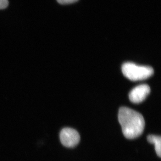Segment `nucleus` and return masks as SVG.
Returning a JSON list of instances; mask_svg holds the SVG:
<instances>
[{"mask_svg":"<svg viewBox=\"0 0 161 161\" xmlns=\"http://www.w3.org/2000/svg\"><path fill=\"white\" fill-rule=\"evenodd\" d=\"M118 119L126 138L133 139L142 134L145 128V119L139 112L127 107H122L119 111Z\"/></svg>","mask_w":161,"mask_h":161,"instance_id":"nucleus-1","label":"nucleus"},{"mask_svg":"<svg viewBox=\"0 0 161 161\" xmlns=\"http://www.w3.org/2000/svg\"><path fill=\"white\" fill-rule=\"evenodd\" d=\"M122 71L124 76L132 81L145 80L153 74V69L151 67L141 66L132 62L124 63Z\"/></svg>","mask_w":161,"mask_h":161,"instance_id":"nucleus-2","label":"nucleus"},{"mask_svg":"<svg viewBox=\"0 0 161 161\" xmlns=\"http://www.w3.org/2000/svg\"><path fill=\"white\" fill-rule=\"evenodd\" d=\"M60 140L64 146L72 148L77 146L80 140V136L78 132L74 129L65 128L60 132Z\"/></svg>","mask_w":161,"mask_h":161,"instance_id":"nucleus-3","label":"nucleus"},{"mask_svg":"<svg viewBox=\"0 0 161 161\" xmlns=\"http://www.w3.org/2000/svg\"><path fill=\"white\" fill-rule=\"evenodd\" d=\"M150 88L147 84H142L132 89L129 94V98L132 103H140L150 94Z\"/></svg>","mask_w":161,"mask_h":161,"instance_id":"nucleus-4","label":"nucleus"},{"mask_svg":"<svg viewBox=\"0 0 161 161\" xmlns=\"http://www.w3.org/2000/svg\"><path fill=\"white\" fill-rule=\"evenodd\" d=\"M147 141L150 143L154 145L156 152L159 157L160 158L161 157V136H159L150 135L147 136Z\"/></svg>","mask_w":161,"mask_h":161,"instance_id":"nucleus-5","label":"nucleus"},{"mask_svg":"<svg viewBox=\"0 0 161 161\" xmlns=\"http://www.w3.org/2000/svg\"><path fill=\"white\" fill-rule=\"evenodd\" d=\"M78 0H57V2L62 5H67L76 3Z\"/></svg>","mask_w":161,"mask_h":161,"instance_id":"nucleus-6","label":"nucleus"},{"mask_svg":"<svg viewBox=\"0 0 161 161\" xmlns=\"http://www.w3.org/2000/svg\"><path fill=\"white\" fill-rule=\"evenodd\" d=\"M9 5L8 0H0V9H6Z\"/></svg>","mask_w":161,"mask_h":161,"instance_id":"nucleus-7","label":"nucleus"}]
</instances>
